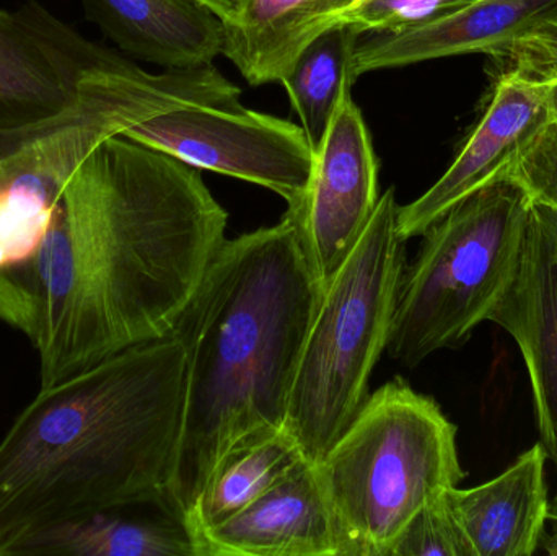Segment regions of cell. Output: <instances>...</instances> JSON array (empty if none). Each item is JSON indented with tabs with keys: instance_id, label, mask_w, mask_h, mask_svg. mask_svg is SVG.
Wrapping results in <instances>:
<instances>
[{
	"instance_id": "9",
	"label": "cell",
	"mask_w": 557,
	"mask_h": 556,
	"mask_svg": "<svg viewBox=\"0 0 557 556\" xmlns=\"http://www.w3.org/2000/svg\"><path fill=\"white\" fill-rule=\"evenodd\" d=\"M126 58L28 2L0 10V129L35 126L84 103L88 84Z\"/></svg>"
},
{
	"instance_id": "17",
	"label": "cell",
	"mask_w": 557,
	"mask_h": 556,
	"mask_svg": "<svg viewBox=\"0 0 557 556\" xmlns=\"http://www.w3.org/2000/svg\"><path fill=\"white\" fill-rule=\"evenodd\" d=\"M360 0H244L222 54L251 85L284 81L300 52Z\"/></svg>"
},
{
	"instance_id": "27",
	"label": "cell",
	"mask_w": 557,
	"mask_h": 556,
	"mask_svg": "<svg viewBox=\"0 0 557 556\" xmlns=\"http://www.w3.org/2000/svg\"><path fill=\"white\" fill-rule=\"evenodd\" d=\"M545 548L548 554L557 555V534L548 539V542L545 544Z\"/></svg>"
},
{
	"instance_id": "5",
	"label": "cell",
	"mask_w": 557,
	"mask_h": 556,
	"mask_svg": "<svg viewBox=\"0 0 557 556\" xmlns=\"http://www.w3.org/2000/svg\"><path fill=\"white\" fill-rule=\"evenodd\" d=\"M240 95L214 64L150 74L124 61L94 78L71 113L0 129V268L35 250L69 180L98 144L180 108L237 107Z\"/></svg>"
},
{
	"instance_id": "11",
	"label": "cell",
	"mask_w": 557,
	"mask_h": 556,
	"mask_svg": "<svg viewBox=\"0 0 557 556\" xmlns=\"http://www.w3.org/2000/svg\"><path fill=\"white\" fill-rule=\"evenodd\" d=\"M549 82L500 71L483 116L447 172L408 206H399L398 231L406 242L468 196L506 178L536 131L548 121Z\"/></svg>"
},
{
	"instance_id": "25",
	"label": "cell",
	"mask_w": 557,
	"mask_h": 556,
	"mask_svg": "<svg viewBox=\"0 0 557 556\" xmlns=\"http://www.w3.org/2000/svg\"><path fill=\"white\" fill-rule=\"evenodd\" d=\"M208 5L212 12L218 13L224 22H231L240 12L244 0H199Z\"/></svg>"
},
{
	"instance_id": "21",
	"label": "cell",
	"mask_w": 557,
	"mask_h": 556,
	"mask_svg": "<svg viewBox=\"0 0 557 556\" xmlns=\"http://www.w3.org/2000/svg\"><path fill=\"white\" fill-rule=\"evenodd\" d=\"M388 556H474L451 508L448 492L416 512Z\"/></svg>"
},
{
	"instance_id": "14",
	"label": "cell",
	"mask_w": 557,
	"mask_h": 556,
	"mask_svg": "<svg viewBox=\"0 0 557 556\" xmlns=\"http://www.w3.org/2000/svg\"><path fill=\"white\" fill-rule=\"evenodd\" d=\"M199 556H339L317 466L301 460L260 499L198 541Z\"/></svg>"
},
{
	"instance_id": "8",
	"label": "cell",
	"mask_w": 557,
	"mask_h": 556,
	"mask_svg": "<svg viewBox=\"0 0 557 556\" xmlns=\"http://www.w3.org/2000/svg\"><path fill=\"white\" fill-rule=\"evenodd\" d=\"M123 136L162 150L195 169L211 170L271 189L298 205L314 152L298 124L237 107H188L157 114Z\"/></svg>"
},
{
	"instance_id": "29",
	"label": "cell",
	"mask_w": 557,
	"mask_h": 556,
	"mask_svg": "<svg viewBox=\"0 0 557 556\" xmlns=\"http://www.w3.org/2000/svg\"><path fill=\"white\" fill-rule=\"evenodd\" d=\"M556 227H557V212H556Z\"/></svg>"
},
{
	"instance_id": "16",
	"label": "cell",
	"mask_w": 557,
	"mask_h": 556,
	"mask_svg": "<svg viewBox=\"0 0 557 556\" xmlns=\"http://www.w3.org/2000/svg\"><path fill=\"white\" fill-rule=\"evenodd\" d=\"M88 18L124 52L166 69L214 62L224 20L199 0H81Z\"/></svg>"
},
{
	"instance_id": "23",
	"label": "cell",
	"mask_w": 557,
	"mask_h": 556,
	"mask_svg": "<svg viewBox=\"0 0 557 556\" xmlns=\"http://www.w3.org/2000/svg\"><path fill=\"white\" fill-rule=\"evenodd\" d=\"M473 0H360L339 22L360 35L398 32L467 5Z\"/></svg>"
},
{
	"instance_id": "19",
	"label": "cell",
	"mask_w": 557,
	"mask_h": 556,
	"mask_svg": "<svg viewBox=\"0 0 557 556\" xmlns=\"http://www.w3.org/2000/svg\"><path fill=\"white\" fill-rule=\"evenodd\" d=\"M10 556H198L180 522L126 521L98 512L23 541Z\"/></svg>"
},
{
	"instance_id": "3",
	"label": "cell",
	"mask_w": 557,
	"mask_h": 556,
	"mask_svg": "<svg viewBox=\"0 0 557 556\" xmlns=\"http://www.w3.org/2000/svg\"><path fill=\"white\" fill-rule=\"evenodd\" d=\"M321 286L288 215L225 240L173 335L185 407L159 506L183 526L231 450L282 430Z\"/></svg>"
},
{
	"instance_id": "2",
	"label": "cell",
	"mask_w": 557,
	"mask_h": 556,
	"mask_svg": "<svg viewBox=\"0 0 557 556\" xmlns=\"http://www.w3.org/2000/svg\"><path fill=\"white\" fill-rule=\"evenodd\" d=\"M183 407L185 349L173 333L39 388L0 441V556L61 522L159 505Z\"/></svg>"
},
{
	"instance_id": "24",
	"label": "cell",
	"mask_w": 557,
	"mask_h": 556,
	"mask_svg": "<svg viewBox=\"0 0 557 556\" xmlns=\"http://www.w3.org/2000/svg\"><path fill=\"white\" fill-rule=\"evenodd\" d=\"M503 71L540 82L557 81V18L540 25L497 52Z\"/></svg>"
},
{
	"instance_id": "26",
	"label": "cell",
	"mask_w": 557,
	"mask_h": 556,
	"mask_svg": "<svg viewBox=\"0 0 557 556\" xmlns=\"http://www.w3.org/2000/svg\"><path fill=\"white\" fill-rule=\"evenodd\" d=\"M548 116L552 118V120H557V81L549 82Z\"/></svg>"
},
{
	"instance_id": "4",
	"label": "cell",
	"mask_w": 557,
	"mask_h": 556,
	"mask_svg": "<svg viewBox=\"0 0 557 556\" xmlns=\"http://www.w3.org/2000/svg\"><path fill=\"white\" fill-rule=\"evenodd\" d=\"M457 434L441 405L403 379L369 395L317 464L339 556H388L419 509L463 482Z\"/></svg>"
},
{
	"instance_id": "12",
	"label": "cell",
	"mask_w": 557,
	"mask_h": 556,
	"mask_svg": "<svg viewBox=\"0 0 557 556\" xmlns=\"http://www.w3.org/2000/svg\"><path fill=\"white\" fill-rule=\"evenodd\" d=\"M510 333L532 385L540 443L557 466L556 212L533 202L519 270L487 317Z\"/></svg>"
},
{
	"instance_id": "15",
	"label": "cell",
	"mask_w": 557,
	"mask_h": 556,
	"mask_svg": "<svg viewBox=\"0 0 557 556\" xmlns=\"http://www.w3.org/2000/svg\"><path fill=\"white\" fill-rule=\"evenodd\" d=\"M546 450L536 443L496 479L448 490L474 556H532L545 539L552 502Z\"/></svg>"
},
{
	"instance_id": "18",
	"label": "cell",
	"mask_w": 557,
	"mask_h": 556,
	"mask_svg": "<svg viewBox=\"0 0 557 556\" xmlns=\"http://www.w3.org/2000/svg\"><path fill=\"white\" fill-rule=\"evenodd\" d=\"M301 460L300 447L285 428L231 450L215 467L183 522L196 548L202 534L253 505Z\"/></svg>"
},
{
	"instance_id": "1",
	"label": "cell",
	"mask_w": 557,
	"mask_h": 556,
	"mask_svg": "<svg viewBox=\"0 0 557 556\" xmlns=\"http://www.w3.org/2000/svg\"><path fill=\"white\" fill-rule=\"evenodd\" d=\"M227 224L195 166L126 136L98 144L35 250L0 268V322L38 353L39 387L172 335Z\"/></svg>"
},
{
	"instance_id": "20",
	"label": "cell",
	"mask_w": 557,
	"mask_h": 556,
	"mask_svg": "<svg viewBox=\"0 0 557 556\" xmlns=\"http://www.w3.org/2000/svg\"><path fill=\"white\" fill-rule=\"evenodd\" d=\"M362 36L344 23L331 26L300 52L282 81L313 152L326 133L341 95L356 82L350 59Z\"/></svg>"
},
{
	"instance_id": "10",
	"label": "cell",
	"mask_w": 557,
	"mask_h": 556,
	"mask_svg": "<svg viewBox=\"0 0 557 556\" xmlns=\"http://www.w3.org/2000/svg\"><path fill=\"white\" fill-rule=\"evenodd\" d=\"M350 88L341 95L314 150L304 196L285 212L297 225L321 289L362 237L380 199L379 160Z\"/></svg>"
},
{
	"instance_id": "28",
	"label": "cell",
	"mask_w": 557,
	"mask_h": 556,
	"mask_svg": "<svg viewBox=\"0 0 557 556\" xmlns=\"http://www.w3.org/2000/svg\"><path fill=\"white\" fill-rule=\"evenodd\" d=\"M549 519L557 522V496L552 502V511H549Z\"/></svg>"
},
{
	"instance_id": "13",
	"label": "cell",
	"mask_w": 557,
	"mask_h": 556,
	"mask_svg": "<svg viewBox=\"0 0 557 556\" xmlns=\"http://www.w3.org/2000/svg\"><path fill=\"white\" fill-rule=\"evenodd\" d=\"M557 18V0H473L444 15L398 32L367 33L350 59L354 78L380 69L405 67L451 55L497 52Z\"/></svg>"
},
{
	"instance_id": "6",
	"label": "cell",
	"mask_w": 557,
	"mask_h": 556,
	"mask_svg": "<svg viewBox=\"0 0 557 556\" xmlns=\"http://www.w3.org/2000/svg\"><path fill=\"white\" fill-rule=\"evenodd\" d=\"M398 212L392 186L380 196L349 257L321 289L284 427L313 466L366 404L373 369L388 348L406 270Z\"/></svg>"
},
{
	"instance_id": "7",
	"label": "cell",
	"mask_w": 557,
	"mask_h": 556,
	"mask_svg": "<svg viewBox=\"0 0 557 556\" xmlns=\"http://www.w3.org/2000/svg\"><path fill=\"white\" fill-rule=\"evenodd\" d=\"M532 206L517 183L500 180L429 225L399 284L386 348L393 361L416 368L487 322L519 270Z\"/></svg>"
},
{
	"instance_id": "22",
	"label": "cell",
	"mask_w": 557,
	"mask_h": 556,
	"mask_svg": "<svg viewBox=\"0 0 557 556\" xmlns=\"http://www.w3.org/2000/svg\"><path fill=\"white\" fill-rule=\"evenodd\" d=\"M504 180L517 183L535 205L557 212V120L548 118L536 131Z\"/></svg>"
}]
</instances>
